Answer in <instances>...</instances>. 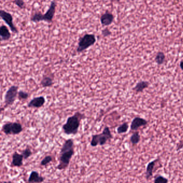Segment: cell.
<instances>
[{"label":"cell","mask_w":183,"mask_h":183,"mask_svg":"<svg viewBox=\"0 0 183 183\" xmlns=\"http://www.w3.org/2000/svg\"><path fill=\"white\" fill-rule=\"evenodd\" d=\"M74 153V141L72 139L67 140L61 148L60 162L57 169L62 170L67 168Z\"/></svg>","instance_id":"1"},{"label":"cell","mask_w":183,"mask_h":183,"mask_svg":"<svg viewBox=\"0 0 183 183\" xmlns=\"http://www.w3.org/2000/svg\"><path fill=\"white\" fill-rule=\"evenodd\" d=\"M82 116L83 114L77 112L75 114L74 116L68 118L67 122L62 126V129L65 134L67 135L77 134L79 131Z\"/></svg>","instance_id":"2"},{"label":"cell","mask_w":183,"mask_h":183,"mask_svg":"<svg viewBox=\"0 0 183 183\" xmlns=\"http://www.w3.org/2000/svg\"><path fill=\"white\" fill-rule=\"evenodd\" d=\"M57 4L54 1L50 2V6L47 11L44 15L40 13H36L31 18V21L34 23H38L41 21H45L48 23H52L53 18L55 13V8Z\"/></svg>","instance_id":"3"},{"label":"cell","mask_w":183,"mask_h":183,"mask_svg":"<svg viewBox=\"0 0 183 183\" xmlns=\"http://www.w3.org/2000/svg\"><path fill=\"white\" fill-rule=\"evenodd\" d=\"M112 138L110 130L108 127H105L102 133L99 134L92 135L90 145L92 147H96L98 145L103 146L106 143L107 140Z\"/></svg>","instance_id":"4"},{"label":"cell","mask_w":183,"mask_h":183,"mask_svg":"<svg viewBox=\"0 0 183 183\" xmlns=\"http://www.w3.org/2000/svg\"><path fill=\"white\" fill-rule=\"evenodd\" d=\"M96 42L95 35L89 33L85 34L79 40L77 51L78 53L83 52L90 47L93 46Z\"/></svg>","instance_id":"5"},{"label":"cell","mask_w":183,"mask_h":183,"mask_svg":"<svg viewBox=\"0 0 183 183\" xmlns=\"http://www.w3.org/2000/svg\"><path fill=\"white\" fill-rule=\"evenodd\" d=\"M18 87L16 85H13L7 90L5 96V106H10L15 102L17 96Z\"/></svg>","instance_id":"6"},{"label":"cell","mask_w":183,"mask_h":183,"mask_svg":"<svg viewBox=\"0 0 183 183\" xmlns=\"http://www.w3.org/2000/svg\"><path fill=\"white\" fill-rule=\"evenodd\" d=\"M0 16H1V18L9 26L13 32L15 33H18L17 28H16L15 25L13 24V18L10 13L3 10H1Z\"/></svg>","instance_id":"7"},{"label":"cell","mask_w":183,"mask_h":183,"mask_svg":"<svg viewBox=\"0 0 183 183\" xmlns=\"http://www.w3.org/2000/svg\"><path fill=\"white\" fill-rule=\"evenodd\" d=\"M46 102V99L44 96H39L34 98L28 103V106L32 108H40L43 106Z\"/></svg>","instance_id":"8"},{"label":"cell","mask_w":183,"mask_h":183,"mask_svg":"<svg viewBox=\"0 0 183 183\" xmlns=\"http://www.w3.org/2000/svg\"><path fill=\"white\" fill-rule=\"evenodd\" d=\"M114 16L111 13L106 11L100 17V22L103 26H109L114 21Z\"/></svg>","instance_id":"9"},{"label":"cell","mask_w":183,"mask_h":183,"mask_svg":"<svg viewBox=\"0 0 183 183\" xmlns=\"http://www.w3.org/2000/svg\"><path fill=\"white\" fill-rule=\"evenodd\" d=\"M24 157L22 154H20L17 152L13 154L12 157L11 166L12 167H21L23 164Z\"/></svg>","instance_id":"10"},{"label":"cell","mask_w":183,"mask_h":183,"mask_svg":"<svg viewBox=\"0 0 183 183\" xmlns=\"http://www.w3.org/2000/svg\"><path fill=\"white\" fill-rule=\"evenodd\" d=\"M147 124V120L140 117H136L133 119L131 124V129L133 131L136 130L140 127L145 126Z\"/></svg>","instance_id":"11"},{"label":"cell","mask_w":183,"mask_h":183,"mask_svg":"<svg viewBox=\"0 0 183 183\" xmlns=\"http://www.w3.org/2000/svg\"><path fill=\"white\" fill-rule=\"evenodd\" d=\"M45 181V178L39 176V173L37 171H33L30 174L28 177V183H42Z\"/></svg>","instance_id":"12"},{"label":"cell","mask_w":183,"mask_h":183,"mask_svg":"<svg viewBox=\"0 0 183 183\" xmlns=\"http://www.w3.org/2000/svg\"><path fill=\"white\" fill-rule=\"evenodd\" d=\"M0 35L1 41H7L11 38V35L7 26L2 25L0 28Z\"/></svg>","instance_id":"13"},{"label":"cell","mask_w":183,"mask_h":183,"mask_svg":"<svg viewBox=\"0 0 183 183\" xmlns=\"http://www.w3.org/2000/svg\"><path fill=\"white\" fill-rule=\"evenodd\" d=\"M23 127L22 125L19 122H13L12 124V134L17 135L22 132Z\"/></svg>","instance_id":"14"},{"label":"cell","mask_w":183,"mask_h":183,"mask_svg":"<svg viewBox=\"0 0 183 183\" xmlns=\"http://www.w3.org/2000/svg\"><path fill=\"white\" fill-rule=\"evenodd\" d=\"M149 83L146 81H141L137 83L136 85L133 88V90L137 92H142L144 89L148 87Z\"/></svg>","instance_id":"15"},{"label":"cell","mask_w":183,"mask_h":183,"mask_svg":"<svg viewBox=\"0 0 183 183\" xmlns=\"http://www.w3.org/2000/svg\"><path fill=\"white\" fill-rule=\"evenodd\" d=\"M40 83L44 88L50 87L53 84V80L51 77H44Z\"/></svg>","instance_id":"16"},{"label":"cell","mask_w":183,"mask_h":183,"mask_svg":"<svg viewBox=\"0 0 183 183\" xmlns=\"http://www.w3.org/2000/svg\"><path fill=\"white\" fill-rule=\"evenodd\" d=\"M156 161H157V160L153 161L148 164L147 167V170H146V178L147 179H148L152 176L153 169L154 168L155 163Z\"/></svg>","instance_id":"17"},{"label":"cell","mask_w":183,"mask_h":183,"mask_svg":"<svg viewBox=\"0 0 183 183\" xmlns=\"http://www.w3.org/2000/svg\"><path fill=\"white\" fill-rule=\"evenodd\" d=\"M12 124H13V122H9L5 124L3 126V132L6 135L12 134Z\"/></svg>","instance_id":"18"},{"label":"cell","mask_w":183,"mask_h":183,"mask_svg":"<svg viewBox=\"0 0 183 183\" xmlns=\"http://www.w3.org/2000/svg\"><path fill=\"white\" fill-rule=\"evenodd\" d=\"M165 60V55L162 52L157 53V55L155 58V61L159 65H161L163 63Z\"/></svg>","instance_id":"19"},{"label":"cell","mask_w":183,"mask_h":183,"mask_svg":"<svg viewBox=\"0 0 183 183\" xmlns=\"http://www.w3.org/2000/svg\"><path fill=\"white\" fill-rule=\"evenodd\" d=\"M128 129H129V125L126 122H125L123 124L120 125V126L118 127L117 129V132L118 134L126 133Z\"/></svg>","instance_id":"20"},{"label":"cell","mask_w":183,"mask_h":183,"mask_svg":"<svg viewBox=\"0 0 183 183\" xmlns=\"http://www.w3.org/2000/svg\"><path fill=\"white\" fill-rule=\"evenodd\" d=\"M29 96L28 92H23V91H20L18 92V98L20 100H25L26 99H28Z\"/></svg>","instance_id":"21"},{"label":"cell","mask_w":183,"mask_h":183,"mask_svg":"<svg viewBox=\"0 0 183 183\" xmlns=\"http://www.w3.org/2000/svg\"><path fill=\"white\" fill-rule=\"evenodd\" d=\"M140 140V136L138 133H135L133 134L131 137V141L132 144H137L139 143Z\"/></svg>","instance_id":"22"},{"label":"cell","mask_w":183,"mask_h":183,"mask_svg":"<svg viewBox=\"0 0 183 183\" xmlns=\"http://www.w3.org/2000/svg\"><path fill=\"white\" fill-rule=\"evenodd\" d=\"M52 157L51 156H46L45 157L44 159L42 160L40 163V165L42 166H46L50 163L52 161Z\"/></svg>","instance_id":"23"},{"label":"cell","mask_w":183,"mask_h":183,"mask_svg":"<svg viewBox=\"0 0 183 183\" xmlns=\"http://www.w3.org/2000/svg\"><path fill=\"white\" fill-rule=\"evenodd\" d=\"M22 154L23 156L24 159H26L32 155V152L30 149L26 148L22 151Z\"/></svg>","instance_id":"24"},{"label":"cell","mask_w":183,"mask_h":183,"mask_svg":"<svg viewBox=\"0 0 183 183\" xmlns=\"http://www.w3.org/2000/svg\"><path fill=\"white\" fill-rule=\"evenodd\" d=\"M13 3L21 9H24L25 8V4L23 0H13Z\"/></svg>","instance_id":"25"},{"label":"cell","mask_w":183,"mask_h":183,"mask_svg":"<svg viewBox=\"0 0 183 183\" xmlns=\"http://www.w3.org/2000/svg\"><path fill=\"white\" fill-rule=\"evenodd\" d=\"M154 182L155 183H168V181L167 179L164 178L161 176H159L155 179Z\"/></svg>","instance_id":"26"},{"label":"cell","mask_w":183,"mask_h":183,"mask_svg":"<svg viewBox=\"0 0 183 183\" xmlns=\"http://www.w3.org/2000/svg\"><path fill=\"white\" fill-rule=\"evenodd\" d=\"M102 34L103 37H107V36H109V35H111V32L109 30L108 28H106L104 29L103 30H102Z\"/></svg>","instance_id":"27"},{"label":"cell","mask_w":183,"mask_h":183,"mask_svg":"<svg viewBox=\"0 0 183 183\" xmlns=\"http://www.w3.org/2000/svg\"><path fill=\"white\" fill-rule=\"evenodd\" d=\"M180 66H181V69L183 70V61H181L180 63Z\"/></svg>","instance_id":"28"}]
</instances>
